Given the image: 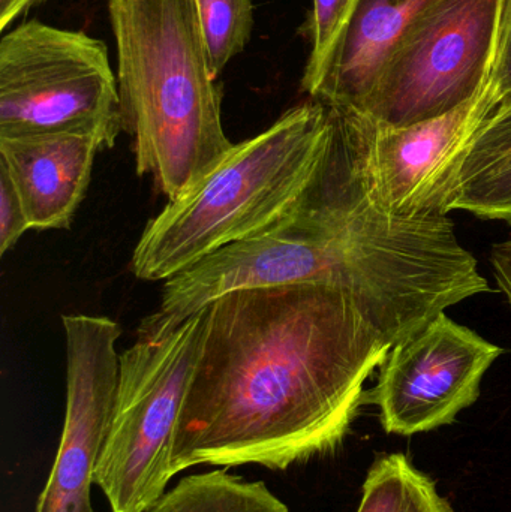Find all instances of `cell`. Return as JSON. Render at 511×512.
<instances>
[{
	"instance_id": "1",
	"label": "cell",
	"mask_w": 511,
	"mask_h": 512,
	"mask_svg": "<svg viewBox=\"0 0 511 512\" xmlns=\"http://www.w3.org/2000/svg\"><path fill=\"white\" fill-rule=\"evenodd\" d=\"M392 346L341 289L267 286L216 298L174 433V477L200 465L287 471L332 453Z\"/></svg>"
},
{
	"instance_id": "2",
	"label": "cell",
	"mask_w": 511,
	"mask_h": 512,
	"mask_svg": "<svg viewBox=\"0 0 511 512\" xmlns=\"http://www.w3.org/2000/svg\"><path fill=\"white\" fill-rule=\"evenodd\" d=\"M117 45L122 129L138 176L173 201L234 144L222 128V90L207 68L195 0H108Z\"/></svg>"
},
{
	"instance_id": "3",
	"label": "cell",
	"mask_w": 511,
	"mask_h": 512,
	"mask_svg": "<svg viewBox=\"0 0 511 512\" xmlns=\"http://www.w3.org/2000/svg\"><path fill=\"white\" fill-rule=\"evenodd\" d=\"M330 135L329 108L311 99L234 144L191 191L146 225L132 254V273L167 282L284 221L320 171Z\"/></svg>"
},
{
	"instance_id": "4",
	"label": "cell",
	"mask_w": 511,
	"mask_h": 512,
	"mask_svg": "<svg viewBox=\"0 0 511 512\" xmlns=\"http://www.w3.org/2000/svg\"><path fill=\"white\" fill-rule=\"evenodd\" d=\"M204 325L206 307L173 330L138 327L134 345L120 354L110 429L95 471L111 512H146L174 478V433Z\"/></svg>"
},
{
	"instance_id": "5",
	"label": "cell",
	"mask_w": 511,
	"mask_h": 512,
	"mask_svg": "<svg viewBox=\"0 0 511 512\" xmlns=\"http://www.w3.org/2000/svg\"><path fill=\"white\" fill-rule=\"evenodd\" d=\"M122 129L107 47L86 33L27 21L0 41V138L84 134L111 149Z\"/></svg>"
},
{
	"instance_id": "6",
	"label": "cell",
	"mask_w": 511,
	"mask_h": 512,
	"mask_svg": "<svg viewBox=\"0 0 511 512\" xmlns=\"http://www.w3.org/2000/svg\"><path fill=\"white\" fill-rule=\"evenodd\" d=\"M500 0H437L396 45L365 114L408 126L479 98L491 77Z\"/></svg>"
},
{
	"instance_id": "7",
	"label": "cell",
	"mask_w": 511,
	"mask_h": 512,
	"mask_svg": "<svg viewBox=\"0 0 511 512\" xmlns=\"http://www.w3.org/2000/svg\"><path fill=\"white\" fill-rule=\"evenodd\" d=\"M503 349L446 312L390 349L365 403L378 406L387 433L411 436L453 423L476 403Z\"/></svg>"
},
{
	"instance_id": "8",
	"label": "cell",
	"mask_w": 511,
	"mask_h": 512,
	"mask_svg": "<svg viewBox=\"0 0 511 512\" xmlns=\"http://www.w3.org/2000/svg\"><path fill=\"white\" fill-rule=\"evenodd\" d=\"M66 409L59 450L35 512H96L95 486L99 454L110 429L122 330L105 316L65 315Z\"/></svg>"
},
{
	"instance_id": "9",
	"label": "cell",
	"mask_w": 511,
	"mask_h": 512,
	"mask_svg": "<svg viewBox=\"0 0 511 512\" xmlns=\"http://www.w3.org/2000/svg\"><path fill=\"white\" fill-rule=\"evenodd\" d=\"M485 117L482 96L444 116L408 126L384 125L356 111L363 165L375 203L396 215L422 212L429 189Z\"/></svg>"
},
{
	"instance_id": "10",
	"label": "cell",
	"mask_w": 511,
	"mask_h": 512,
	"mask_svg": "<svg viewBox=\"0 0 511 512\" xmlns=\"http://www.w3.org/2000/svg\"><path fill=\"white\" fill-rule=\"evenodd\" d=\"M437 0H354L320 71L303 92L329 108L365 114L396 45Z\"/></svg>"
},
{
	"instance_id": "11",
	"label": "cell",
	"mask_w": 511,
	"mask_h": 512,
	"mask_svg": "<svg viewBox=\"0 0 511 512\" xmlns=\"http://www.w3.org/2000/svg\"><path fill=\"white\" fill-rule=\"evenodd\" d=\"M93 135L39 134L0 138V167L11 177L32 230H68L89 188Z\"/></svg>"
},
{
	"instance_id": "12",
	"label": "cell",
	"mask_w": 511,
	"mask_h": 512,
	"mask_svg": "<svg viewBox=\"0 0 511 512\" xmlns=\"http://www.w3.org/2000/svg\"><path fill=\"white\" fill-rule=\"evenodd\" d=\"M453 210L511 224V93L474 129L423 200L422 212Z\"/></svg>"
},
{
	"instance_id": "13",
	"label": "cell",
	"mask_w": 511,
	"mask_h": 512,
	"mask_svg": "<svg viewBox=\"0 0 511 512\" xmlns=\"http://www.w3.org/2000/svg\"><path fill=\"white\" fill-rule=\"evenodd\" d=\"M146 512H290L263 481H248L227 468L182 478Z\"/></svg>"
},
{
	"instance_id": "14",
	"label": "cell",
	"mask_w": 511,
	"mask_h": 512,
	"mask_svg": "<svg viewBox=\"0 0 511 512\" xmlns=\"http://www.w3.org/2000/svg\"><path fill=\"white\" fill-rule=\"evenodd\" d=\"M357 512H453L437 484L411 465L404 454L375 460L363 484Z\"/></svg>"
},
{
	"instance_id": "15",
	"label": "cell",
	"mask_w": 511,
	"mask_h": 512,
	"mask_svg": "<svg viewBox=\"0 0 511 512\" xmlns=\"http://www.w3.org/2000/svg\"><path fill=\"white\" fill-rule=\"evenodd\" d=\"M207 68L218 80L231 59L245 50L254 27L252 0H195Z\"/></svg>"
},
{
	"instance_id": "16",
	"label": "cell",
	"mask_w": 511,
	"mask_h": 512,
	"mask_svg": "<svg viewBox=\"0 0 511 512\" xmlns=\"http://www.w3.org/2000/svg\"><path fill=\"white\" fill-rule=\"evenodd\" d=\"M353 2L354 0H312L311 18L308 21L312 48L302 84L308 83L320 71L330 47L347 21Z\"/></svg>"
},
{
	"instance_id": "17",
	"label": "cell",
	"mask_w": 511,
	"mask_h": 512,
	"mask_svg": "<svg viewBox=\"0 0 511 512\" xmlns=\"http://www.w3.org/2000/svg\"><path fill=\"white\" fill-rule=\"evenodd\" d=\"M511 93V0H500L497 45L491 77L482 95L486 116Z\"/></svg>"
},
{
	"instance_id": "18",
	"label": "cell",
	"mask_w": 511,
	"mask_h": 512,
	"mask_svg": "<svg viewBox=\"0 0 511 512\" xmlns=\"http://www.w3.org/2000/svg\"><path fill=\"white\" fill-rule=\"evenodd\" d=\"M30 228L20 195L5 168L0 167V255L11 251Z\"/></svg>"
},
{
	"instance_id": "19",
	"label": "cell",
	"mask_w": 511,
	"mask_h": 512,
	"mask_svg": "<svg viewBox=\"0 0 511 512\" xmlns=\"http://www.w3.org/2000/svg\"><path fill=\"white\" fill-rule=\"evenodd\" d=\"M492 273L511 304V240L498 243L491 252Z\"/></svg>"
},
{
	"instance_id": "20",
	"label": "cell",
	"mask_w": 511,
	"mask_h": 512,
	"mask_svg": "<svg viewBox=\"0 0 511 512\" xmlns=\"http://www.w3.org/2000/svg\"><path fill=\"white\" fill-rule=\"evenodd\" d=\"M42 2L44 0H0V30H6L15 18Z\"/></svg>"
}]
</instances>
